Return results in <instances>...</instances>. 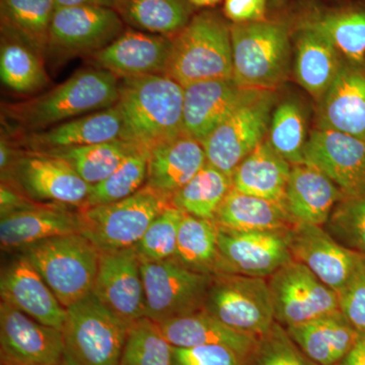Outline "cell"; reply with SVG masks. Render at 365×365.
<instances>
[{
    "label": "cell",
    "mask_w": 365,
    "mask_h": 365,
    "mask_svg": "<svg viewBox=\"0 0 365 365\" xmlns=\"http://www.w3.org/2000/svg\"><path fill=\"white\" fill-rule=\"evenodd\" d=\"M204 309L237 332L258 337L275 323L267 278L213 275Z\"/></svg>",
    "instance_id": "obj_9"
},
{
    "label": "cell",
    "mask_w": 365,
    "mask_h": 365,
    "mask_svg": "<svg viewBox=\"0 0 365 365\" xmlns=\"http://www.w3.org/2000/svg\"><path fill=\"white\" fill-rule=\"evenodd\" d=\"M220 1L222 0H188L189 4L195 7L215 6Z\"/></svg>",
    "instance_id": "obj_51"
},
{
    "label": "cell",
    "mask_w": 365,
    "mask_h": 365,
    "mask_svg": "<svg viewBox=\"0 0 365 365\" xmlns=\"http://www.w3.org/2000/svg\"><path fill=\"white\" fill-rule=\"evenodd\" d=\"M188 0H118L117 13L141 32L176 37L191 21Z\"/></svg>",
    "instance_id": "obj_34"
},
{
    "label": "cell",
    "mask_w": 365,
    "mask_h": 365,
    "mask_svg": "<svg viewBox=\"0 0 365 365\" xmlns=\"http://www.w3.org/2000/svg\"><path fill=\"white\" fill-rule=\"evenodd\" d=\"M1 365H6V364H1Z\"/></svg>",
    "instance_id": "obj_53"
},
{
    "label": "cell",
    "mask_w": 365,
    "mask_h": 365,
    "mask_svg": "<svg viewBox=\"0 0 365 365\" xmlns=\"http://www.w3.org/2000/svg\"><path fill=\"white\" fill-rule=\"evenodd\" d=\"M337 294L341 313L359 332H365V257Z\"/></svg>",
    "instance_id": "obj_45"
},
{
    "label": "cell",
    "mask_w": 365,
    "mask_h": 365,
    "mask_svg": "<svg viewBox=\"0 0 365 365\" xmlns=\"http://www.w3.org/2000/svg\"><path fill=\"white\" fill-rule=\"evenodd\" d=\"M217 242L218 274L268 278L294 260L288 230L235 232L218 227Z\"/></svg>",
    "instance_id": "obj_14"
},
{
    "label": "cell",
    "mask_w": 365,
    "mask_h": 365,
    "mask_svg": "<svg viewBox=\"0 0 365 365\" xmlns=\"http://www.w3.org/2000/svg\"><path fill=\"white\" fill-rule=\"evenodd\" d=\"M276 104L275 91H255L201 143L209 165L232 177L237 165L265 140Z\"/></svg>",
    "instance_id": "obj_8"
},
{
    "label": "cell",
    "mask_w": 365,
    "mask_h": 365,
    "mask_svg": "<svg viewBox=\"0 0 365 365\" xmlns=\"http://www.w3.org/2000/svg\"><path fill=\"white\" fill-rule=\"evenodd\" d=\"M62 204L36 203L1 217L0 246L2 251H23L38 242L81 234V211Z\"/></svg>",
    "instance_id": "obj_22"
},
{
    "label": "cell",
    "mask_w": 365,
    "mask_h": 365,
    "mask_svg": "<svg viewBox=\"0 0 365 365\" xmlns=\"http://www.w3.org/2000/svg\"><path fill=\"white\" fill-rule=\"evenodd\" d=\"M165 339L175 347L220 345L242 357L251 349L257 337L237 332L205 309L158 324Z\"/></svg>",
    "instance_id": "obj_30"
},
{
    "label": "cell",
    "mask_w": 365,
    "mask_h": 365,
    "mask_svg": "<svg viewBox=\"0 0 365 365\" xmlns=\"http://www.w3.org/2000/svg\"><path fill=\"white\" fill-rule=\"evenodd\" d=\"M267 280L275 322L284 328L340 312L337 292L299 262L290 261Z\"/></svg>",
    "instance_id": "obj_11"
},
{
    "label": "cell",
    "mask_w": 365,
    "mask_h": 365,
    "mask_svg": "<svg viewBox=\"0 0 365 365\" xmlns=\"http://www.w3.org/2000/svg\"><path fill=\"white\" fill-rule=\"evenodd\" d=\"M123 33L116 9L105 6L57 9L50 26L48 52L60 56L93 55Z\"/></svg>",
    "instance_id": "obj_13"
},
{
    "label": "cell",
    "mask_w": 365,
    "mask_h": 365,
    "mask_svg": "<svg viewBox=\"0 0 365 365\" xmlns=\"http://www.w3.org/2000/svg\"><path fill=\"white\" fill-rule=\"evenodd\" d=\"M120 138L150 151L184 134V88L165 74L122 78L117 104Z\"/></svg>",
    "instance_id": "obj_1"
},
{
    "label": "cell",
    "mask_w": 365,
    "mask_h": 365,
    "mask_svg": "<svg viewBox=\"0 0 365 365\" xmlns=\"http://www.w3.org/2000/svg\"><path fill=\"white\" fill-rule=\"evenodd\" d=\"M148 158L150 153L146 151L131 153L107 179L91 187L88 198L79 210L117 202L139 191L148 180Z\"/></svg>",
    "instance_id": "obj_40"
},
{
    "label": "cell",
    "mask_w": 365,
    "mask_h": 365,
    "mask_svg": "<svg viewBox=\"0 0 365 365\" xmlns=\"http://www.w3.org/2000/svg\"><path fill=\"white\" fill-rule=\"evenodd\" d=\"M317 127L342 132L365 143V61L344 59L339 73L318 102Z\"/></svg>",
    "instance_id": "obj_19"
},
{
    "label": "cell",
    "mask_w": 365,
    "mask_h": 365,
    "mask_svg": "<svg viewBox=\"0 0 365 365\" xmlns=\"http://www.w3.org/2000/svg\"><path fill=\"white\" fill-rule=\"evenodd\" d=\"M118 100V76L104 69L86 68L39 97L6 106L4 114L32 133L113 107Z\"/></svg>",
    "instance_id": "obj_2"
},
{
    "label": "cell",
    "mask_w": 365,
    "mask_h": 365,
    "mask_svg": "<svg viewBox=\"0 0 365 365\" xmlns=\"http://www.w3.org/2000/svg\"><path fill=\"white\" fill-rule=\"evenodd\" d=\"M288 242L294 260L309 268L337 294L364 258L335 241L319 225H294L288 230Z\"/></svg>",
    "instance_id": "obj_18"
},
{
    "label": "cell",
    "mask_w": 365,
    "mask_h": 365,
    "mask_svg": "<svg viewBox=\"0 0 365 365\" xmlns=\"http://www.w3.org/2000/svg\"><path fill=\"white\" fill-rule=\"evenodd\" d=\"M344 58L326 37L299 29L295 43L294 76L297 83L319 102L339 73Z\"/></svg>",
    "instance_id": "obj_27"
},
{
    "label": "cell",
    "mask_w": 365,
    "mask_h": 365,
    "mask_svg": "<svg viewBox=\"0 0 365 365\" xmlns=\"http://www.w3.org/2000/svg\"><path fill=\"white\" fill-rule=\"evenodd\" d=\"M242 365H319L302 351L277 322L257 337Z\"/></svg>",
    "instance_id": "obj_43"
},
{
    "label": "cell",
    "mask_w": 365,
    "mask_h": 365,
    "mask_svg": "<svg viewBox=\"0 0 365 365\" xmlns=\"http://www.w3.org/2000/svg\"><path fill=\"white\" fill-rule=\"evenodd\" d=\"M323 227L343 247L365 257V189L343 196Z\"/></svg>",
    "instance_id": "obj_42"
},
{
    "label": "cell",
    "mask_w": 365,
    "mask_h": 365,
    "mask_svg": "<svg viewBox=\"0 0 365 365\" xmlns=\"http://www.w3.org/2000/svg\"><path fill=\"white\" fill-rule=\"evenodd\" d=\"M285 329L300 349L319 365L338 364L359 335L341 312Z\"/></svg>",
    "instance_id": "obj_28"
},
{
    "label": "cell",
    "mask_w": 365,
    "mask_h": 365,
    "mask_svg": "<svg viewBox=\"0 0 365 365\" xmlns=\"http://www.w3.org/2000/svg\"><path fill=\"white\" fill-rule=\"evenodd\" d=\"M218 227L235 232L289 230L297 225L282 202L230 190L215 220Z\"/></svg>",
    "instance_id": "obj_31"
},
{
    "label": "cell",
    "mask_w": 365,
    "mask_h": 365,
    "mask_svg": "<svg viewBox=\"0 0 365 365\" xmlns=\"http://www.w3.org/2000/svg\"><path fill=\"white\" fill-rule=\"evenodd\" d=\"M268 0H225L223 14L232 24L266 20Z\"/></svg>",
    "instance_id": "obj_47"
},
{
    "label": "cell",
    "mask_w": 365,
    "mask_h": 365,
    "mask_svg": "<svg viewBox=\"0 0 365 365\" xmlns=\"http://www.w3.org/2000/svg\"><path fill=\"white\" fill-rule=\"evenodd\" d=\"M21 253L66 309L93 294L101 252L83 235L52 237Z\"/></svg>",
    "instance_id": "obj_5"
},
{
    "label": "cell",
    "mask_w": 365,
    "mask_h": 365,
    "mask_svg": "<svg viewBox=\"0 0 365 365\" xmlns=\"http://www.w3.org/2000/svg\"><path fill=\"white\" fill-rule=\"evenodd\" d=\"M173 345L157 323L143 318L127 333L120 365H172Z\"/></svg>",
    "instance_id": "obj_41"
},
{
    "label": "cell",
    "mask_w": 365,
    "mask_h": 365,
    "mask_svg": "<svg viewBox=\"0 0 365 365\" xmlns=\"http://www.w3.org/2000/svg\"><path fill=\"white\" fill-rule=\"evenodd\" d=\"M304 163L323 173L343 196L365 189V143L356 137L316 127L307 139Z\"/></svg>",
    "instance_id": "obj_17"
},
{
    "label": "cell",
    "mask_w": 365,
    "mask_h": 365,
    "mask_svg": "<svg viewBox=\"0 0 365 365\" xmlns=\"http://www.w3.org/2000/svg\"><path fill=\"white\" fill-rule=\"evenodd\" d=\"M255 91L241 88L232 78L186 86L182 107L184 133L202 143Z\"/></svg>",
    "instance_id": "obj_21"
},
{
    "label": "cell",
    "mask_w": 365,
    "mask_h": 365,
    "mask_svg": "<svg viewBox=\"0 0 365 365\" xmlns=\"http://www.w3.org/2000/svg\"><path fill=\"white\" fill-rule=\"evenodd\" d=\"M58 365H81L78 364V361H76V359H73V357L71 356V354H69L68 352H67V350L66 351V354H64L63 359L61 360V362Z\"/></svg>",
    "instance_id": "obj_52"
},
{
    "label": "cell",
    "mask_w": 365,
    "mask_h": 365,
    "mask_svg": "<svg viewBox=\"0 0 365 365\" xmlns=\"http://www.w3.org/2000/svg\"><path fill=\"white\" fill-rule=\"evenodd\" d=\"M36 202L24 195L13 182L1 181L0 188V215L1 217L35 205Z\"/></svg>",
    "instance_id": "obj_48"
},
{
    "label": "cell",
    "mask_w": 365,
    "mask_h": 365,
    "mask_svg": "<svg viewBox=\"0 0 365 365\" xmlns=\"http://www.w3.org/2000/svg\"><path fill=\"white\" fill-rule=\"evenodd\" d=\"M206 163L202 144L184 133L150 151L145 185L170 201Z\"/></svg>",
    "instance_id": "obj_26"
},
{
    "label": "cell",
    "mask_w": 365,
    "mask_h": 365,
    "mask_svg": "<svg viewBox=\"0 0 365 365\" xmlns=\"http://www.w3.org/2000/svg\"><path fill=\"white\" fill-rule=\"evenodd\" d=\"M172 39L163 36L126 31L100 51L91 55L98 68L118 78L163 74Z\"/></svg>",
    "instance_id": "obj_23"
},
{
    "label": "cell",
    "mask_w": 365,
    "mask_h": 365,
    "mask_svg": "<svg viewBox=\"0 0 365 365\" xmlns=\"http://www.w3.org/2000/svg\"><path fill=\"white\" fill-rule=\"evenodd\" d=\"M217 237L213 220L182 212L174 258L195 272L215 275L220 268Z\"/></svg>",
    "instance_id": "obj_35"
},
{
    "label": "cell",
    "mask_w": 365,
    "mask_h": 365,
    "mask_svg": "<svg viewBox=\"0 0 365 365\" xmlns=\"http://www.w3.org/2000/svg\"><path fill=\"white\" fill-rule=\"evenodd\" d=\"M240 353L220 345L175 347L172 365H242Z\"/></svg>",
    "instance_id": "obj_46"
},
{
    "label": "cell",
    "mask_w": 365,
    "mask_h": 365,
    "mask_svg": "<svg viewBox=\"0 0 365 365\" xmlns=\"http://www.w3.org/2000/svg\"><path fill=\"white\" fill-rule=\"evenodd\" d=\"M343 193L323 173L307 163L292 165L284 204L295 223L324 227Z\"/></svg>",
    "instance_id": "obj_25"
},
{
    "label": "cell",
    "mask_w": 365,
    "mask_h": 365,
    "mask_svg": "<svg viewBox=\"0 0 365 365\" xmlns=\"http://www.w3.org/2000/svg\"><path fill=\"white\" fill-rule=\"evenodd\" d=\"M232 79L248 90L275 91L287 78L290 62L289 28L263 20L230 24Z\"/></svg>",
    "instance_id": "obj_4"
},
{
    "label": "cell",
    "mask_w": 365,
    "mask_h": 365,
    "mask_svg": "<svg viewBox=\"0 0 365 365\" xmlns=\"http://www.w3.org/2000/svg\"><path fill=\"white\" fill-rule=\"evenodd\" d=\"M170 205L169 199L145 185L123 200L79 210L81 234L101 253L134 248Z\"/></svg>",
    "instance_id": "obj_6"
},
{
    "label": "cell",
    "mask_w": 365,
    "mask_h": 365,
    "mask_svg": "<svg viewBox=\"0 0 365 365\" xmlns=\"http://www.w3.org/2000/svg\"><path fill=\"white\" fill-rule=\"evenodd\" d=\"M0 78L14 93L31 95L49 83L42 55L23 41L1 35Z\"/></svg>",
    "instance_id": "obj_36"
},
{
    "label": "cell",
    "mask_w": 365,
    "mask_h": 365,
    "mask_svg": "<svg viewBox=\"0 0 365 365\" xmlns=\"http://www.w3.org/2000/svg\"><path fill=\"white\" fill-rule=\"evenodd\" d=\"M290 172L292 165L265 139L237 165L232 187L242 193L283 203Z\"/></svg>",
    "instance_id": "obj_29"
},
{
    "label": "cell",
    "mask_w": 365,
    "mask_h": 365,
    "mask_svg": "<svg viewBox=\"0 0 365 365\" xmlns=\"http://www.w3.org/2000/svg\"><path fill=\"white\" fill-rule=\"evenodd\" d=\"M145 318L160 324L204 309L213 275L195 272L176 259L141 262Z\"/></svg>",
    "instance_id": "obj_10"
},
{
    "label": "cell",
    "mask_w": 365,
    "mask_h": 365,
    "mask_svg": "<svg viewBox=\"0 0 365 365\" xmlns=\"http://www.w3.org/2000/svg\"><path fill=\"white\" fill-rule=\"evenodd\" d=\"M299 29L323 35L348 61H365V4L313 11L299 21Z\"/></svg>",
    "instance_id": "obj_32"
},
{
    "label": "cell",
    "mask_w": 365,
    "mask_h": 365,
    "mask_svg": "<svg viewBox=\"0 0 365 365\" xmlns=\"http://www.w3.org/2000/svg\"><path fill=\"white\" fill-rule=\"evenodd\" d=\"M307 119L304 108L294 98H287L274 108L267 140L292 165L304 163Z\"/></svg>",
    "instance_id": "obj_39"
},
{
    "label": "cell",
    "mask_w": 365,
    "mask_h": 365,
    "mask_svg": "<svg viewBox=\"0 0 365 365\" xmlns=\"http://www.w3.org/2000/svg\"><path fill=\"white\" fill-rule=\"evenodd\" d=\"M67 309L66 350L81 365H120L129 327L93 294Z\"/></svg>",
    "instance_id": "obj_7"
},
{
    "label": "cell",
    "mask_w": 365,
    "mask_h": 365,
    "mask_svg": "<svg viewBox=\"0 0 365 365\" xmlns=\"http://www.w3.org/2000/svg\"><path fill=\"white\" fill-rule=\"evenodd\" d=\"M335 365H365V332H359L351 349Z\"/></svg>",
    "instance_id": "obj_49"
},
{
    "label": "cell",
    "mask_w": 365,
    "mask_h": 365,
    "mask_svg": "<svg viewBox=\"0 0 365 365\" xmlns=\"http://www.w3.org/2000/svg\"><path fill=\"white\" fill-rule=\"evenodd\" d=\"M232 188V177L207 163L173 196L170 203L187 215L215 220L218 208Z\"/></svg>",
    "instance_id": "obj_37"
},
{
    "label": "cell",
    "mask_w": 365,
    "mask_h": 365,
    "mask_svg": "<svg viewBox=\"0 0 365 365\" xmlns=\"http://www.w3.org/2000/svg\"><path fill=\"white\" fill-rule=\"evenodd\" d=\"M1 181L13 182L34 202L78 209L83 207L91 187L62 158L31 151L16 155Z\"/></svg>",
    "instance_id": "obj_12"
},
{
    "label": "cell",
    "mask_w": 365,
    "mask_h": 365,
    "mask_svg": "<svg viewBox=\"0 0 365 365\" xmlns=\"http://www.w3.org/2000/svg\"><path fill=\"white\" fill-rule=\"evenodd\" d=\"M66 351L63 333L0 302V355L6 365H58Z\"/></svg>",
    "instance_id": "obj_15"
},
{
    "label": "cell",
    "mask_w": 365,
    "mask_h": 365,
    "mask_svg": "<svg viewBox=\"0 0 365 365\" xmlns=\"http://www.w3.org/2000/svg\"><path fill=\"white\" fill-rule=\"evenodd\" d=\"M93 294L128 326L145 318L141 262L135 249L101 253Z\"/></svg>",
    "instance_id": "obj_16"
},
{
    "label": "cell",
    "mask_w": 365,
    "mask_h": 365,
    "mask_svg": "<svg viewBox=\"0 0 365 365\" xmlns=\"http://www.w3.org/2000/svg\"><path fill=\"white\" fill-rule=\"evenodd\" d=\"M138 150L133 144L118 138L106 143L71 150L45 153L62 158L91 186L104 181L119 168L131 153Z\"/></svg>",
    "instance_id": "obj_38"
},
{
    "label": "cell",
    "mask_w": 365,
    "mask_h": 365,
    "mask_svg": "<svg viewBox=\"0 0 365 365\" xmlns=\"http://www.w3.org/2000/svg\"><path fill=\"white\" fill-rule=\"evenodd\" d=\"M122 117L117 105L32 132L24 138L31 153H51L120 138Z\"/></svg>",
    "instance_id": "obj_24"
},
{
    "label": "cell",
    "mask_w": 365,
    "mask_h": 365,
    "mask_svg": "<svg viewBox=\"0 0 365 365\" xmlns=\"http://www.w3.org/2000/svg\"><path fill=\"white\" fill-rule=\"evenodd\" d=\"M55 11L54 0H0L1 35L23 41L44 55Z\"/></svg>",
    "instance_id": "obj_33"
},
{
    "label": "cell",
    "mask_w": 365,
    "mask_h": 365,
    "mask_svg": "<svg viewBox=\"0 0 365 365\" xmlns=\"http://www.w3.org/2000/svg\"><path fill=\"white\" fill-rule=\"evenodd\" d=\"M182 212L170 205L157 216L143 239L134 247L140 262H158L174 258Z\"/></svg>",
    "instance_id": "obj_44"
},
{
    "label": "cell",
    "mask_w": 365,
    "mask_h": 365,
    "mask_svg": "<svg viewBox=\"0 0 365 365\" xmlns=\"http://www.w3.org/2000/svg\"><path fill=\"white\" fill-rule=\"evenodd\" d=\"M0 295L2 302L43 325L63 331L67 309L23 253L2 269Z\"/></svg>",
    "instance_id": "obj_20"
},
{
    "label": "cell",
    "mask_w": 365,
    "mask_h": 365,
    "mask_svg": "<svg viewBox=\"0 0 365 365\" xmlns=\"http://www.w3.org/2000/svg\"><path fill=\"white\" fill-rule=\"evenodd\" d=\"M57 9L73 6H105L115 9L118 0H54Z\"/></svg>",
    "instance_id": "obj_50"
},
{
    "label": "cell",
    "mask_w": 365,
    "mask_h": 365,
    "mask_svg": "<svg viewBox=\"0 0 365 365\" xmlns=\"http://www.w3.org/2000/svg\"><path fill=\"white\" fill-rule=\"evenodd\" d=\"M163 74L182 88L201 81L232 78L230 25L213 11L194 16L173 38Z\"/></svg>",
    "instance_id": "obj_3"
}]
</instances>
